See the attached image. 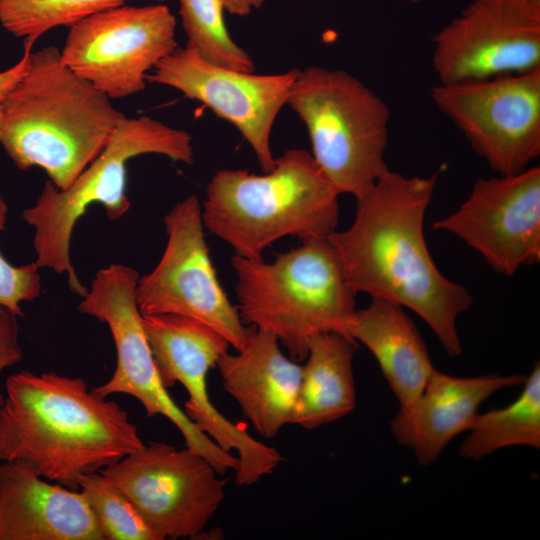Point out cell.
Returning <instances> with one entry per match:
<instances>
[{"label": "cell", "instance_id": "obj_1", "mask_svg": "<svg viewBox=\"0 0 540 540\" xmlns=\"http://www.w3.org/2000/svg\"><path fill=\"white\" fill-rule=\"evenodd\" d=\"M435 185L436 175L408 177L387 170L356 199L350 227L328 240L356 293L413 311L455 357L462 351L456 320L472 296L441 273L428 250L423 225Z\"/></svg>", "mask_w": 540, "mask_h": 540}, {"label": "cell", "instance_id": "obj_2", "mask_svg": "<svg viewBox=\"0 0 540 540\" xmlns=\"http://www.w3.org/2000/svg\"><path fill=\"white\" fill-rule=\"evenodd\" d=\"M0 406V460L78 489L80 476L141 450L137 427L115 401L82 378L55 372L10 375Z\"/></svg>", "mask_w": 540, "mask_h": 540}, {"label": "cell", "instance_id": "obj_3", "mask_svg": "<svg viewBox=\"0 0 540 540\" xmlns=\"http://www.w3.org/2000/svg\"><path fill=\"white\" fill-rule=\"evenodd\" d=\"M0 143L22 170L42 168L66 189L100 154L125 117L101 91L47 46L29 55L25 74L1 104Z\"/></svg>", "mask_w": 540, "mask_h": 540}, {"label": "cell", "instance_id": "obj_4", "mask_svg": "<svg viewBox=\"0 0 540 540\" xmlns=\"http://www.w3.org/2000/svg\"><path fill=\"white\" fill-rule=\"evenodd\" d=\"M339 195L311 153L292 148L261 175L217 171L206 188L202 219L235 255L259 258L287 236L305 241L331 235L338 225Z\"/></svg>", "mask_w": 540, "mask_h": 540}, {"label": "cell", "instance_id": "obj_5", "mask_svg": "<svg viewBox=\"0 0 540 540\" xmlns=\"http://www.w3.org/2000/svg\"><path fill=\"white\" fill-rule=\"evenodd\" d=\"M231 263L241 320L273 334L291 359L305 360L310 340L321 333L353 340L357 293L328 237L302 241L272 261L234 255Z\"/></svg>", "mask_w": 540, "mask_h": 540}, {"label": "cell", "instance_id": "obj_6", "mask_svg": "<svg viewBox=\"0 0 540 540\" xmlns=\"http://www.w3.org/2000/svg\"><path fill=\"white\" fill-rule=\"evenodd\" d=\"M142 154H160L173 161L193 164L192 138L148 116L127 118L114 129L100 154L66 189L47 181L35 204L23 211V219L34 228L36 265L66 274L72 292L88 293L70 258L74 227L88 207L101 204L111 220L124 216L131 207L126 194L127 162Z\"/></svg>", "mask_w": 540, "mask_h": 540}, {"label": "cell", "instance_id": "obj_7", "mask_svg": "<svg viewBox=\"0 0 540 540\" xmlns=\"http://www.w3.org/2000/svg\"><path fill=\"white\" fill-rule=\"evenodd\" d=\"M287 104L305 124L311 155L340 195L359 199L389 170V107L354 75L299 69Z\"/></svg>", "mask_w": 540, "mask_h": 540}, {"label": "cell", "instance_id": "obj_8", "mask_svg": "<svg viewBox=\"0 0 540 540\" xmlns=\"http://www.w3.org/2000/svg\"><path fill=\"white\" fill-rule=\"evenodd\" d=\"M138 272L122 264L100 269L79 311L105 322L117 354L111 378L94 391L103 397L127 394L143 406L147 417L163 416L176 426L188 448L206 458L219 474L236 471L238 458L201 432L169 395L163 384L136 302Z\"/></svg>", "mask_w": 540, "mask_h": 540}, {"label": "cell", "instance_id": "obj_9", "mask_svg": "<svg viewBox=\"0 0 540 540\" xmlns=\"http://www.w3.org/2000/svg\"><path fill=\"white\" fill-rule=\"evenodd\" d=\"M142 321L165 387L179 382L188 394L187 417L223 450L238 453L236 485H252L273 473L283 461L280 452L256 440L245 425L227 419L210 399L207 375L228 351L229 342L212 327L189 317L142 315Z\"/></svg>", "mask_w": 540, "mask_h": 540}, {"label": "cell", "instance_id": "obj_10", "mask_svg": "<svg viewBox=\"0 0 540 540\" xmlns=\"http://www.w3.org/2000/svg\"><path fill=\"white\" fill-rule=\"evenodd\" d=\"M431 99L500 176L540 155V68L432 87Z\"/></svg>", "mask_w": 540, "mask_h": 540}, {"label": "cell", "instance_id": "obj_11", "mask_svg": "<svg viewBox=\"0 0 540 540\" xmlns=\"http://www.w3.org/2000/svg\"><path fill=\"white\" fill-rule=\"evenodd\" d=\"M164 224L168 239L161 259L137 282L139 311L198 320L220 333L236 351L242 349L248 326L219 282L198 198L191 195L178 202L165 215Z\"/></svg>", "mask_w": 540, "mask_h": 540}, {"label": "cell", "instance_id": "obj_12", "mask_svg": "<svg viewBox=\"0 0 540 540\" xmlns=\"http://www.w3.org/2000/svg\"><path fill=\"white\" fill-rule=\"evenodd\" d=\"M69 28L61 62L110 99L143 91L147 75L178 47L175 16L162 2L109 8Z\"/></svg>", "mask_w": 540, "mask_h": 540}, {"label": "cell", "instance_id": "obj_13", "mask_svg": "<svg viewBox=\"0 0 540 540\" xmlns=\"http://www.w3.org/2000/svg\"><path fill=\"white\" fill-rule=\"evenodd\" d=\"M165 538H195L220 507L226 480L196 451L153 442L100 471Z\"/></svg>", "mask_w": 540, "mask_h": 540}, {"label": "cell", "instance_id": "obj_14", "mask_svg": "<svg viewBox=\"0 0 540 540\" xmlns=\"http://www.w3.org/2000/svg\"><path fill=\"white\" fill-rule=\"evenodd\" d=\"M432 41V66L439 83L539 69L540 4L472 0Z\"/></svg>", "mask_w": 540, "mask_h": 540}, {"label": "cell", "instance_id": "obj_15", "mask_svg": "<svg viewBox=\"0 0 540 540\" xmlns=\"http://www.w3.org/2000/svg\"><path fill=\"white\" fill-rule=\"evenodd\" d=\"M298 72L260 75L222 68L177 47L152 69L146 81L172 87L234 125L267 172L275 163L272 128Z\"/></svg>", "mask_w": 540, "mask_h": 540}, {"label": "cell", "instance_id": "obj_16", "mask_svg": "<svg viewBox=\"0 0 540 540\" xmlns=\"http://www.w3.org/2000/svg\"><path fill=\"white\" fill-rule=\"evenodd\" d=\"M433 228L461 239L502 275L538 263L540 167L478 179L460 207Z\"/></svg>", "mask_w": 540, "mask_h": 540}, {"label": "cell", "instance_id": "obj_17", "mask_svg": "<svg viewBox=\"0 0 540 540\" xmlns=\"http://www.w3.org/2000/svg\"><path fill=\"white\" fill-rule=\"evenodd\" d=\"M280 346L273 334L248 326L243 348L223 353L215 366L224 390L255 431L268 439L293 424L302 377V366Z\"/></svg>", "mask_w": 540, "mask_h": 540}, {"label": "cell", "instance_id": "obj_18", "mask_svg": "<svg viewBox=\"0 0 540 540\" xmlns=\"http://www.w3.org/2000/svg\"><path fill=\"white\" fill-rule=\"evenodd\" d=\"M525 380L522 374L455 377L434 368L420 395L392 419V434L420 465H431L455 436L470 429L488 397Z\"/></svg>", "mask_w": 540, "mask_h": 540}, {"label": "cell", "instance_id": "obj_19", "mask_svg": "<svg viewBox=\"0 0 540 540\" xmlns=\"http://www.w3.org/2000/svg\"><path fill=\"white\" fill-rule=\"evenodd\" d=\"M0 540H104L78 489L52 484L27 466L0 464Z\"/></svg>", "mask_w": 540, "mask_h": 540}, {"label": "cell", "instance_id": "obj_20", "mask_svg": "<svg viewBox=\"0 0 540 540\" xmlns=\"http://www.w3.org/2000/svg\"><path fill=\"white\" fill-rule=\"evenodd\" d=\"M351 337L374 355L400 407L420 395L434 367L420 332L403 307L372 298L368 306L357 309Z\"/></svg>", "mask_w": 540, "mask_h": 540}, {"label": "cell", "instance_id": "obj_21", "mask_svg": "<svg viewBox=\"0 0 540 540\" xmlns=\"http://www.w3.org/2000/svg\"><path fill=\"white\" fill-rule=\"evenodd\" d=\"M355 346V341L335 332L321 333L310 340L293 424L315 429L354 410Z\"/></svg>", "mask_w": 540, "mask_h": 540}, {"label": "cell", "instance_id": "obj_22", "mask_svg": "<svg viewBox=\"0 0 540 540\" xmlns=\"http://www.w3.org/2000/svg\"><path fill=\"white\" fill-rule=\"evenodd\" d=\"M521 395L510 405L477 414L460 455L479 460L510 446L540 448V364L526 377Z\"/></svg>", "mask_w": 540, "mask_h": 540}, {"label": "cell", "instance_id": "obj_23", "mask_svg": "<svg viewBox=\"0 0 540 540\" xmlns=\"http://www.w3.org/2000/svg\"><path fill=\"white\" fill-rule=\"evenodd\" d=\"M179 5L187 36L186 49L218 67L255 71L252 57L231 38L227 30L223 0H179Z\"/></svg>", "mask_w": 540, "mask_h": 540}, {"label": "cell", "instance_id": "obj_24", "mask_svg": "<svg viewBox=\"0 0 540 540\" xmlns=\"http://www.w3.org/2000/svg\"><path fill=\"white\" fill-rule=\"evenodd\" d=\"M129 0H0V24L17 38L36 41L59 26H68ZM163 2L164 0H151Z\"/></svg>", "mask_w": 540, "mask_h": 540}, {"label": "cell", "instance_id": "obj_25", "mask_svg": "<svg viewBox=\"0 0 540 540\" xmlns=\"http://www.w3.org/2000/svg\"><path fill=\"white\" fill-rule=\"evenodd\" d=\"M78 490L94 512L104 540H161L127 495L100 471L80 476Z\"/></svg>", "mask_w": 540, "mask_h": 540}, {"label": "cell", "instance_id": "obj_26", "mask_svg": "<svg viewBox=\"0 0 540 540\" xmlns=\"http://www.w3.org/2000/svg\"><path fill=\"white\" fill-rule=\"evenodd\" d=\"M7 212V203L0 194V231L5 229ZM39 269L35 262L14 266L0 253V304L22 317L21 303L32 301L40 295Z\"/></svg>", "mask_w": 540, "mask_h": 540}, {"label": "cell", "instance_id": "obj_27", "mask_svg": "<svg viewBox=\"0 0 540 540\" xmlns=\"http://www.w3.org/2000/svg\"><path fill=\"white\" fill-rule=\"evenodd\" d=\"M18 316L0 304V374L23 357L19 341ZM3 397L0 394V406Z\"/></svg>", "mask_w": 540, "mask_h": 540}, {"label": "cell", "instance_id": "obj_28", "mask_svg": "<svg viewBox=\"0 0 540 540\" xmlns=\"http://www.w3.org/2000/svg\"><path fill=\"white\" fill-rule=\"evenodd\" d=\"M33 44L34 41L24 39V52L22 58L14 66L0 72V105L25 74Z\"/></svg>", "mask_w": 540, "mask_h": 540}, {"label": "cell", "instance_id": "obj_29", "mask_svg": "<svg viewBox=\"0 0 540 540\" xmlns=\"http://www.w3.org/2000/svg\"><path fill=\"white\" fill-rule=\"evenodd\" d=\"M227 12L237 15L246 16L254 9L260 8L264 0H223Z\"/></svg>", "mask_w": 540, "mask_h": 540}, {"label": "cell", "instance_id": "obj_30", "mask_svg": "<svg viewBox=\"0 0 540 540\" xmlns=\"http://www.w3.org/2000/svg\"><path fill=\"white\" fill-rule=\"evenodd\" d=\"M2 121H3V112H2V106L0 105V134L2 130Z\"/></svg>", "mask_w": 540, "mask_h": 540}, {"label": "cell", "instance_id": "obj_31", "mask_svg": "<svg viewBox=\"0 0 540 540\" xmlns=\"http://www.w3.org/2000/svg\"><path fill=\"white\" fill-rule=\"evenodd\" d=\"M407 1H410V2H412V3H418V2H421V1H423V0H407Z\"/></svg>", "mask_w": 540, "mask_h": 540}, {"label": "cell", "instance_id": "obj_32", "mask_svg": "<svg viewBox=\"0 0 540 540\" xmlns=\"http://www.w3.org/2000/svg\"><path fill=\"white\" fill-rule=\"evenodd\" d=\"M528 1H531V2H534V3H537V4H540V0H528Z\"/></svg>", "mask_w": 540, "mask_h": 540}]
</instances>
